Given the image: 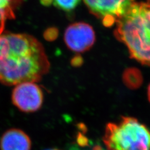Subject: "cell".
Masks as SVG:
<instances>
[{"instance_id":"9c48e42d","label":"cell","mask_w":150,"mask_h":150,"mask_svg":"<svg viewBox=\"0 0 150 150\" xmlns=\"http://www.w3.org/2000/svg\"><path fill=\"white\" fill-rule=\"evenodd\" d=\"M123 81L129 88L137 89L142 83V75L138 69L129 68L126 69L123 74Z\"/></svg>"},{"instance_id":"7c38bea8","label":"cell","mask_w":150,"mask_h":150,"mask_svg":"<svg viewBox=\"0 0 150 150\" xmlns=\"http://www.w3.org/2000/svg\"><path fill=\"white\" fill-rule=\"evenodd\" d=\"M46 150H59V149H55V148H51V149H46Z\"/></svg>"},{"instance_id":"8fae6325","label":"cell","mask_w":150,"mask_h":150,"mask_svg":"<svg viewBox=\"0 0 150 150\" xmlns=\"http://www.w3.org/2000/svg\"><path fill=\"white\" fill-rule=\"evenodd\" d=\"M148 98L149 101L150 102V84L148 88Z\"/></svg>"},{"instance_id":"8992f818","label":"cell","mask_w":150,"mask_h":150,"mask_svg":"<svg viewBox=\"0 0 150 150\" xmlns=\"http://www.w3.org/2000/svg\"><path fill=\"white\" fill-rule=\"evenodd\" d=\"M64 39L69 50L83 53L90 50L95 43V33L93 28L86 23H75L67 28Z\"/></svg>"},{"instance_id":"6da1fadb","label":"cell","mask_w":150,"mask_h":150,"mask_svg":"<svg viewBox=\"0 0 150 150\" xmlns=\"http://www.w3.org/2000/svg\"><path fill=\"white\" fill-rule=\"evenodd\" d=\"M50 63L43 45L26 34H0V82L18 85L36 83L48 72Z\"/></svg>"},{"instance_id":"52a82bcc","label":"cell","mask_w":150,"mask_h":150,"mask_svg":"<svg viewBox=\"0 0 150 150\" xmlns=\"http://www.w3.org/2000/svg\"><path fill=\"white\" fill-rule=\"evenodd\" d=\"M30 137L24 131L19 129L6 131L0 140L1 150H31Z\"/></svg>"},{"instance_id":"ba28073f","label":"cell","mask_w":150,"mask_h":150,"mask_svg":"<svg viewBox=\"0 0 150 150\" xmlns=\"http://www.w3.org/2000/svg\"><path fill=\"white\" fill-rule=\"evenodd\" d=\"M22 0H0V34L3 33L6 22L15 18V10Z\"/></svg>"},{"instance_id":"277c9868","label":"cell","mask_w":150,"mask_h":150,"mask_svg":"<svg viewBox=\"0 0 150 150\" xmlns=\"http://www.w3.org/2000/svg\"><path fill=\"white\" fill-rule=\"evenodd\" d=\"M89 10L103 25L110 27L116 24L128 11L134 0H83Z\"/></svg>"},{"instance_id":"7a4b0ae2","label":"cell","mask_w":150,"mask_h":150,"mask_svg":"<svg viewBox=\"0 0 150 150\" xmlns=\"http://www.w3.org/2000/svg\"><path fill=\"white\" fill-rule=\"evenodd\" d=\"M115 36L131 58L150 67V4L134 3L116 23Z\"/></svg>"},{"instance_id":"3957f363","label":"cell","mask_w":150,"mask_h":150,"mask_svg":"<svg viewBox=\"0 0 150 150\" xmlns=\"http://www.w3.org/2000/svg\"><path fill=\"white\" fill-rule=\"evenodd\" d=\"M106 150H150V130L133 117H123L106 126Z\"/></svg>"},{"instance_id":"5b68a950","label":"cell","mask_w":150,"mask_h":150,"mask_svg":"<svg viewBox=\"0 0 150 150\" xmlns=\"http://www.w3.org/2000/svg\"><path fill=\"white\" fill-rule=\"evenodd\" d=\"M12 102L18 108L26 112L40 109L43 101V93L34 82H25L16 85L11 95Z\"/></svg>"},{"instance_id":"30bf717a","label":"cell","mask_w":150,"mask_h":150,"mask_svg":"<svg viewBox=\"0 0 150 150\" xmlns=\"http://www.w3.org/2000/svg\"><path fill=\"white\" fill-rule=\"evenodd\" d=\"M81 0H41L45 6L53 5L64 11H71L76 8Z\"/></svg>"}]
</instances>
